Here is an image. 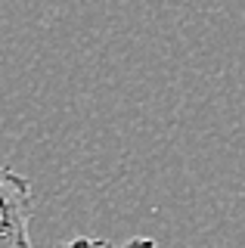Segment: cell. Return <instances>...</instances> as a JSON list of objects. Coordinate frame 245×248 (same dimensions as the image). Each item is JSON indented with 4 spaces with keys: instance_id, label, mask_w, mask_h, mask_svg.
Masks as SVG:
<instances>
[{
    "instance_id": "cell-1",
    "label": "cell",
    "mask_w": 245,
    "mask_h": 248,
    "mask_svg": "<svg viewBox=\"0 0 245 248\" xmlns=\"http://www.w3.org/2000/svg\"><path fill=\"white\" fill-rule=\"evenodd\" d=\"M37 199L28 177L0 165V248H31V217Z\"/></svg>"
},
{
    "instance_id": "cell-2",
    "label": "cell",
    "mask_w": 245,
    "mask_h": 248,
    "mask_svg": "<svg viewBox=\"0 0 245 248\" xmlns=\"http://www.w3.org/2000/svg\"><path fill=\"white\" fill-rule=\"evenodd\" d=\"M59 248H158V245H155V239H146V236L127 239V242H109V239H93V236H81V239H72V242L59 245Z\"/></svg>"
}]
</instances>
